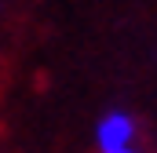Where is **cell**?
<instances>
[{
    "instance_id": "cell-1",
    "label": "cell",
    "mask_w": 157,
    "mask_h": 153,
    "mask_svg": "<svg viewBox=\"0 0 157 153\" xmlns=\"http://www.w3.org/2000/svg\"><path fill=\"white\" fill-rule=\"evenodd\" d=\"M135 139V124L128 113H106L95 128V142L102 153H113V150H128Z\"/></svg>"
},
{
    "instance_id": "cell-2",
    "label": "cell",
    "mask_w": 157,
    "mask_h": 153,
    "mask_svg": "<svg viewBox=\"0 0 157 153\" xmlns=\"http://www.w3.org/2000/svg\"><path fill=\"white\" fill-rule=\"evenodd\" d=\"M113 153H135V150H132V146H128V150H113Z\"/></svg>"
}]
</instances>
